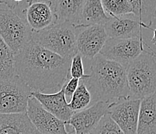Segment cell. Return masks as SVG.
Listing matches in <instances>:
<instances>
[{
    "mask_svg": "<svg viewBox=\"0 0 156 134\" xmlns=\"http://www.w3.org/2000/svg\"><path fill=\"white\" fill-rule=\"evenodd\" d=\"M71 60L44 48L32 40L14 53L15 72L32 91L55 89L70 78Z\"/></svg>",
    "mask_w": 156,
    "mask_h": 134,
    "instance_id": "obj_1",
    "label": "cell"
},
{
    "mask_svg": "<svg viewBox=\"0 0 156 134\" xmlns=\"http://www.w3.org/2000/svg\"><path fill=\"white\" fill-rule=\"evenodd\" d=\"M80 80L86 84L95 102L103 101L110 103L113 99L129 96L125 67L100 53L91 60L90 73Z\"/></svg>",
    "mask_w": 156,
    "mask_h": 134,
    "instance_id": "obj_2",
    "label": "cell"
},
{
    "mask_svg": "<svg viewBox=\"0 0 156 134\" xmlns=\"http://www.w3.org/2000/svg\"><path fill=\"white\" fill-rule=\"evenodd\" d=\"M129 88L128 98L139 99L155 93V52L145 50L126 68Z\"/></svg>",
    "mask_w": 156,
    "mask_h": 134,
    "instance_id": "obj_3",
    "label": "cell"
},
{
    "mask_svg": "<svg viewBox=\"0 0 156 134\" xmlns=\"http://www.w3.org/2000/svg\"><path fill=\"white\" fill-rule=\"evenodd\" d=\"M32 40L65 58L72 59L78 53L76 25L70 22H57L46 29L32 31Z\"/></svg>",
    "mask_w": 156,
    "mask_h": 134,
    "instance_id": "obj_4",
    "label": "cell"
},
{
    "mask_svg": "<svg viewBox=\"0 0 156 134\" xmlns=\"http://www.w3.org/2000/svg\"><path fill=\"white\" fill-rule=\"evenodd\" d=\"M0 36L16 53L32 40V30L19 14L0 6Z\"/></svg>",
    "mask_w": 156,
    "mask_h": 134,
    "instance_id": "obj_5",
    "label": "cell"
},
{
    "mask_svg": "<svg viewBox=\"0 0 156 134\" xmlns=\"http://www.w3.org/2000/svg\"><path fill=\"white\" fill-rule=\"evenodd\" d=\"M31 91L28 84L16 74L0 81V113L26 112Z\"/></svg>",
    "mask_w": 156,
    "mask_h": 134,
    "instance_id": "obj_6",
    "label": "cell"
},
{
    "mask_svg": "<svg viewBox=\"0 0 156 134\" xmlns=\"http://www.w3.org/2000/svg\"><path fill=\"white\" fill-rule=\"evenodd\" d=\"M144 46L155 52L145 43L144 40L138 37L127 39L108 37L100 51V54L109 60L117 62L127 68L130 62L145 50Z\"/></svg>",
    "mask_w": 156,
    "mask_h": 134,
    "instance_id": "obj_7",
    "label": "cell"
},
{
    "mask_svg": "<svg viewBox=\"0 0 156 134\" xmlns=\"http://www.w3.org/2000/svg\"><path fill=\"white\" fill-rule=\"evenodd\" d=\"M76 47L83 58L91 60L108 38L103 25H76Z\"/></svg>",
    "mask_w": 156,
    "mask_h": 134,
    "instance_id": "obj_8",
    "label": "cell"
},
{
    "mask_svg": "<svg viewBox=\"0 0 156 134\" xmlns=\"http://www.w3.org/2000/svg\"><path fill=\"white\" fill-rule=\"evenodd\" d=\"M140 101L127 97L119 98L117 101L109 104L107 113L124 134H136Z\"/></svg>",
    "mask_w": 156,
    "mask_h": 134,
    "instance_id": "obj_9",
    "label": "cell"
},
{
    "mask_svg": "<svg viewBox=\"0 0 156 134\" xmlns=\"http://www.w3.org/2000/svg\"><path fill=\"white\" fill-rule=\"evenodd\" d=\"M27 114L36 129L42 134H72L67 131L65 123L47 111L33 96L28 98Z\"/></svg>",
    "mask_w": 156,
    "mask_h": 134,
    "instance_id": "obj_10",
    "label": "cell"
},
{
    "mask_svg": "<svg viewBox=\"0 0 156 134\" xmlns=\"http://www.w3.org/2000/svg\"><path fill=\"white\" fill-rule=\"evenodd\" d=\"M22 16L32 31L46 29L58 22L53 0H34L24 9Z\"/></svg>",
    "mask_w": 156,
    "mask_h": 134,
    "instance_id": "obj_11",
    "label": "cell"
},
{
    "mask_svg": "<svg viewBox=\"0 0 156 134\" xmlns=\"http://www.w3.org/2000/svg\"><path fill=\"white\" fill-rule=\"evenodd\" d=\"M127 15L110 16L107 22L103 25L108 37L119 39L138 37L144 40L143 29L155 31L154 28L140 22L136 17L133 19L127 17Z\"/></svg>",
    "mask_w": 156,
    "mask_h": 134,
    "instance_id": "obj_12",
    "label": "cell"
},
{
    "mask_svg": "<svg viewBox=\"0 0 156 134\" xmlns=\"http://www.w3.org/2000/svg\"><path fill=\"white\" fill-rule=\"evenodd\" d=\"M109 104L106 101H96L91 106L74 112L65 125L72 126L75 134H90L103 115L107 112Z\"/></svg>",
    "mask_w": 156,
    "mask_h": 134,
    "instance_id": "obj_13",
    "label": "cell"
},
{
    "mask_svg": "<svg viewBox=\"0 0 156 134\" xmlns=\"http://www.w3.org/2000/svg\"><path fill=\"white\" fill-rule=\"evenodd\" d=\"M31 96L34 97L42 106L60 120L65 122L70 119L73 111L69 107L65 97V87L62 84L60 91L53 94L42 93L41 91H32Z\"/></svg>",
    "mask_w": 156,
    "mask_h": 134,
    "instance_id": "obj_14",
    "label": "cell"
},
{
    "mask_svg": "<svg viewBox=\"0 0 156 134\" xmlns=\"http://www.w3.org/2000/svg\"><path fill=\"white\" fill-rule=\"evenodd\" d=\"M0 134H42L36 129L27 112L0 113Z\"/></svg>",
    "mask_w": 156,
    "mask_h": 134,
    "instance_id": "obj_15",
    "label": "cell"
},
{
    "mask_svg": "<svg viewBox=\"0 0 156 134\" xmlns=\"http://www.w3.org/2000/svg\"><path fill=\"white\" fill-rule=\"evenodd\" d=\"M136 134H156L155 93L140 101Z\"/></svg>",
    "mask_w": 156,
    "mask_h": 134,
    "instance_id": "obj_16",
    "label": "cell"
},
{
    "mask_svg": "<svg viewBox=\"0 0 156 134\" xmlns=\"http://www.w3.org/2000/svg\"><path fill=\"white\" fill-rule=\"evenodd\" d=\"M85 2L86 0H53L58 22H68L77 25Z\"/></svg>",
    "mask_w": 156,
    "mask_h": 134,
    "instance_id": "obj_17",
    "label": "cell"
},
{
    "mask_svg": "<svg viewBox=\"0 0 156 134\" xmlns=\"http://www.w3.org/2000/svg\"><path fill=\"white\" fill-rule=\"evenodd\" d=\"M109 18L100 0H86L77 25H104Z\"/></svg>",
    "mask_w": 156,
    "mask_h": 134,
    "instance_id": "obj_18",
    "label": "cell"
},
{
    "mask_svg": "<svg viewBox=\"0 0 156 134\" xmlns=\"http://www.w3.org/2000/svg\"><path fill=\"white\" fill-rule=\"evenodd\" d=\"M133 15L140 22L151 27L155 19L156 0H128Z\"/></svg>",
    "mask_w": 156,
    "mask_h": 134,
    "instance_id": "obj_19",
    "label": "cell"
},
{
    "mask_svg": "<svg viewBox=\"0 0 156 134\" xmlns=\"http://www.w3.org/2000/svg\"><path fill=\"white\" fill-rule=\"evenodd\" d=\"M15 74L14 53L0 36V81Z\"/></svg>",
    "mask_w": 156,
    "mask_h": 134,
    "instance_id": "obj_20",
    "label": "cell"
},
{
    "mask_svg": "<svg viewBox=\"0 0 156 134\" xmlns=\"http://www.w3.org/2000/svg\"><path fill=\"white\" fill-rule=\"evenodd\" d=\"M92 94L88 90L86 84L81 81L77 88L72 94L70 101H69V107L74 112L88 108L92 102Z\"/></svg>",
    "mask_w": 156,
    "mask_h": 134,
    "instance_id": "obj_21",
    "label": "cell"
},
{
    "mask_svg": "<svg viewBox=\"0 0 156 134\" xmlns=\"http://www.w3.org/2000/svg\"><path fill=\"white\" fill-rule=\"evenodd\" d=\"M108 16L133 15L131 5L128 0H100Z\"/></svg>",
    "mask_w": 156,
    "mask_h": 134,
    "instance_id": "obj_22",
    "label": "cell"
},
{
    "mask_svg": "<svg viewBox=\"0 0 156 134\" xmlns=\"http://www.w3.org/2000/svg\"><path fill=\"white\" fill-rule=\"evenodd\" d=\"M90 134H124V132L106 112Z\"/></svg>",
    "mask_w": 156,
    "mask_h": 134,
    "instance_id": "obj_23",
    "label": "cell"
},
{
    "mask_svg": "<svg viewBox=\"0 0 156 134\" xmlns=\"http://www.w3.org/2000/svg\"><path fill=\"white\" fill-rule=\"evenodd\" d=\"M69 74L70 77H75L78 79H81L86 75L84 73L83 57L79 53H76L71 60Z\"/></svg>",
    "mask_w": 156,
    "mask_h": 134,
    "instance_id": "obj_24",
    "label": "cell"
},
{
    "mask_svg": "<svg viewBox=\"0 0 156 134\" xmlns=\"http://www.w3.org/2000/svg\"><path fill=\"white\" fill-rule=\"evenodd\" d=\"M34 0H0V4L5 5L7 8L12 9L23 17V12L27 6Z\"/></svg>",
    "mask_w": 156,
    "mask_h": 134,
    "instance_id": "obj_25",
    "label": "cell"
},
{
    "mask_svg": "<svg viewBox=\"0 0 156 134\" xmlns=\"http://www.w3.org/2000/svg\"><path fill=\"white\" fill-rule=\"evenodd\" d=\"M79 81H80V79L75 78V77H70L67 81H65L63 84L64 87H65V97L68 103L70 101L73 93L77 88Z\"/></svg>",
    "mask_w": 156,
    "mask_h": 134,
    "instance_id": "obj_26",
    "label": "cell"
}]
</instances>
